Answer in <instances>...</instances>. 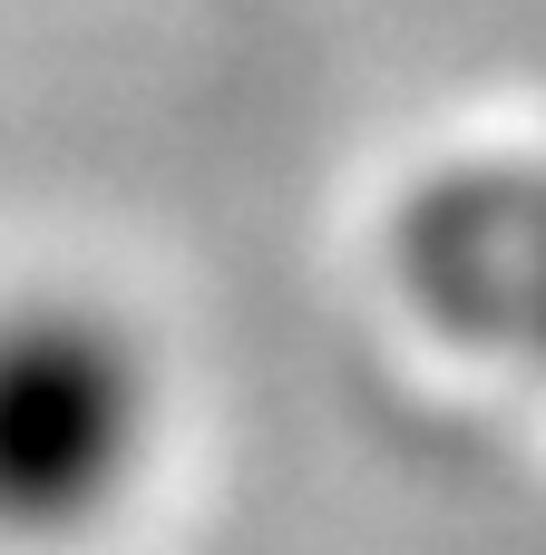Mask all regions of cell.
<instances>
[{"label": "cell", "mask_w": 546, "mask_h": 555, "mask_svg": "<svg viewBox=\"0 0 546 555\" xmlns=\"http://www.w3.org/2000/svg\"><path fill=\"white\" fill-rule=\"evenodd\" d=\"M147 449V361L98 312L0 322V537L88 527Z\"/></svg>", "instance_id": "cell-1"}, {"label": "cell", "mask_w": 546, "mask_h": 555, "mask_svg": "<svg viewBox=\"0 0 546 555\" xmlns=\"http://www.w3.org/2000/svg\"><path fill=\"white\" fill-rule=\"evenodd\" d=\"M410 302L498 361L546 371V166H459L401 215Z\"/></svg>", "instance_id": "cell-2"}]
</instances>
